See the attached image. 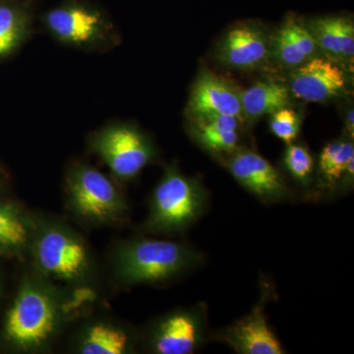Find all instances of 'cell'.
Listing matches in <instances>:
<instances>
[{
	"mask_svg": "<svg viewBox=\"0 0 354 354\" xmlns=\"http://www.w3.org/2000/svg\"><path fill=\"white\" fill-rule=\"evenodd\" d=\"M95 152L120 179L133 178L153 158V149L136 128L118 124L104 128L93 142Z\"/></svg>",
	"mask_w": 354,
	"mask_h": 354,
	"instance_id": "4",
	"label": "cell"
},
{
	"mask_svg": "<svg viewBox=\"0 0 354 354\" xmlns=\"http://www.w3.org/2000/svg\"><path fill=\"white\" fill-rule=\"evenodd\" d=\"M128 344L129 339L123 330L97 324L88 330L81 351L84 354H122Z\"/></svg>",
	"mask_w": 354,
	"mask_h": 354,
	"instance_id": "20",
	"label": "cell"
},
{
	"mask_svg": "<svg viewBox=\"0 0 354 354\" xmlns=\"http://www.w3.org/2000/svg\"><path fill=\"white\" fill-rule=\"evenodd\" d=\"M188 111L192 120L230 116L243 121L239 91L209 71L197 77L191 90Z\"/></svg>",
	"mask_w": 354,
	"mask_h": 354,
	"instance_id": "9",
	"label": "cell"
},
{
	"mask_svg": "<svg viewBox=\"0 0 354 354\" xmlns=\"http://www.w3.org/2000/svg\"><path fill=\"white\" fill-rule=\"evenodd\" d=\"M200 184L171 167L153 191L150 225L160 230H178L196 220L204 209Z\"/></svg>",
	"mask_w": 354,
	"mask_h": 354,
	"instance_id": "2",
	"label": "cell"
},
{
	"mask_svg": "<svg viewBox=\"0 0 354 354\" xmlns=\"http://www.w3.org/2000/svg\"><path fill=\"white\" fill-rule=\"evenodd\" d=\"M243 120L256 121L290 104V88L277 81H260L239 92Z\"/></svg>",
	"mask_w": 354,
	"mask_h": 354,
	"instance_id": "16",
	"label": "cell"
},
{
	"mask_svg": "<svg viewBox=\"0 0 354 354\" xmlns=\"http://www.w3.org/2000/svg\"><path fill=\"white\" fill-rule=\"evenodd\" d=\"M55 318L50 298L38 288L25 285L7 314L6 337L22 348L39 346L53 334Z\"/></svg>",
	"mask_w": 354,
	"mask_h": 354,
	"instance_id": "3",
	"label": "cell"
},
{
	"mask_svg": "<svg viewBox=\"0 0 354 354\" xmlns=\"http://www.w3.org/2000/svg\"><path fill=\"white\" fill-rule=\"evenodd\" d=\"M354 111L353 109H349L348 113H346V129H348L349 136L351 139H353L354 136Z\"/></svg>",
	"mask_w": 354,
	"mask_h": 354,
	"instance_id": "24",
	"label": "cell"
},
{
	"mask_svg": "<svg viewBox=\"0 0 354 354\" xmlns=\"http://www.w3.org/2000/svg\"><path fill=\"white\" fill-rule=\"evenodd\" d=\"M354 160L353 142L335 140L323 149L320 155V169L326 178L333 183L346 174L349 162Z\"/></svg>",
	"mask_w": 354,
	"mask_h": 354,
	"instance_id": "21",
	"label": "cell"
},
{
	"mask_svg": "<svg viewBox=\"0 0 354 354\" xmlns=\"http://www.w3.org/2000/svg\"><path fill=\"white\" fill-rule=\"evenodd\" d=\"M70 199L80 215L90 220L116 218L125 209V203L113 183L102 172L81 165L70 174Z\"/></svg>",
	"mask_w": 354,
	"mask_h": 354,
	"instance_id": "5",
	"label": "cell"
},
{
	"mask_svg": "<svg viewBox=\"0 0 354 354\" xmlns=\"http://www.w3.org/2000/svg\"><path fill=\"white\" fill-rule=\"evenodd\" d=\"M319 53L305 21L295 15L286 18L271 41V57L290 70L304 64Z\"/></svg>",
	"mask_w": 354,
	"mask_h": 354,
	"instance_id": "14",
	"label": "cell"
},
{
	"mask_svg": "<svg viewBox=\"0 0 354 354\" xmlns=\"http://www.w3.org/2000/svg\"><path fill=\"white\" fill-rule=\"evenodd\" d=\"M300 123L301 121L297 111L286 106L271 114L270 129L277 138L290 145L297 138Z\"/></svg>",
	"mask_w": 354,
	"mask_h": 354,
	"instance_id": "22",
	"label": "cell"
},
{
	"mask_svg": "<svg viewBox=\"0 0 354 354\" xmlns=\"http://www.w3.org/2000/svg\"><path fill=\"white\" fill-rule=\"evenodd\" d=\"M38 264L50 276L75 279L88 266V253L82 242L57 228L46 230L36 246Z\"/></svg>",
	"mask_w": 354,
	"mask_h": 354,
	"instance_id": "8",
	"label": "cell"
},
{
	"mask_svg": "<svg viewBox=\"0 0 354 354\" xmlns=\"http://www.w3.org/2000/svg\"><path fill=\"white\" fill-rule=\"evenodd\" d=\"M271 57V39L264 26L242 22L230 28L216 50L218 64L227 68L257 69Z\"/></svg>",
	"mask_w": 354,
	"mask_h": 354,
	"instance_id": "6",
	"label": "cell"
},
{
	"mask_svg": "<svg viewBox=\"0 0 354 354\" xmlns=\"http://www.w3.org/2000/svg\"><path fill=\"white\" fill-rule=\"evenodd\" d=\"M321 53L337 64H351L354 57V24L342 15L320 16L305 22Z\"/></svg>",
	"mask_w": 354,
	"mask_h": 354,
	"instance_id": "13",
	"label": "cell"
},
{
	"mask_svg": "<svg viewBox=\"0 0 354 354\" xmlns=\"http://www.w3.org/2000/svg\"><path fill=\"white\" fill-rule=\"evenodd\" d=\"M29 239V227L19 209L12 204L0 205V252H18Z\"/></svg>",
	"mask_w": 354,
	"mask_h": 354,
	"instance_id": "18",
	"label": "cell"
},
{
	"mask_svg": "<svg viewBox=\"0 0 354 354\" xmlns=\"http://www.w3.org/2000/svg\"><path fill=\"white\" fill-rule=\"evenodd\" d=\"M235 353L241 354H283V346L266 321L262 307L257 306L221 335Z\"/></svg>",
	"mask_w": 354,
	"mask_h": 354,
	"instance_id": "12",
	"label": "cell"
},
{
	"mask_svg": "<svg viewBox=\"0 0 354 354\" xmlns=\"http://www.w3.org/2000/svg\"><path fill=\"white\" fill-rule=\"evenodd\" d=\"M193 136L205 149L214 153H230L239 144V120L230 116L192 120Z\"/></svg>",
	"mask_w": 354,
	"mask_h": 354,
	"instance_id": "17",
	"label": "cell"
},
{
	"mask_svg": "<svg viewBox=\"0 0 354 354\" xmlns=\"http://www.w3.org/2000/svg\"><path fill=\"white\" fill-rule=\"evenodd\" d=\"M348 78L337 62L319 55L291 70V97L307 102H325L341 97Z\"/></svg>",
	"mask_w": 354,
	"mask_h": 354,
	"instance_id": "7",
	"label": "cell"
},
{
	"mask_svg": "<svg viewBox=\"0 0 354 354\" xmlns=\"http://www.w3.org/2000/svg\"><path fill=\"white\" fill-rule=\"evenodd\" d=\"M44 21L58 39L78 46L97 41L104 29V19L99 11L76 2L48 11Z\"/></svg>",
	"mask_w": 354,
	"mask_h": 354,
	"instance_id": "11",
	"label": "cell"
},
{
	"mask_svg": "<svg viewBox=\"0 0 354 354\" xmlns=\"http://www.w3.org/2000/svg\"><path fill=\"white\" fill-rule=\"evenodd\" d=\"M202 341L201 316L193 312H178L158 326L153 348L160 354H189Z\"/></svg>",
	"mask_w": 354,
	"mask_h": 354,
	"instance_id": "15",
	"label": "cell"
},
{
	"mask_svg": "<svg viewBox=\"0 0 354 354\" xmlns=\"http://www.w3.org/2000/svg\"><path fill=\"white\" fill-rule=\"evenodd\" d=\"M283 162L291 176L297 180H307L313 171V158L304 146L290 144L286 148Z\"/></svg>",
	"mask_w": 354,
	"mask_h": 354,
	"instance_id": "23",
	"label": "cell"
},
{
	"mask_svg": "<svg viewBox=\"0 0 354 354\" xmlns=\"http://www.w3.org/2000/svg\"><path fill=\"white\" fill-rule=\"evenodd\" d=\"M27 15L11 3H0V57L12 53L27 32Z\"/></svg>",
	"mask_w": 354,
	"mask_h": 354,
	"instance_id": "19",
	"label": "cell"
},
{
	"mask_svg": "<svg viewBox=\"0 0 354 354\" xmlns=\"http://www.w3.org/2000/svg\"><path fill=\"white\" fill-rule=\"evenodd\" d=\"M197 260L192 249L176 242L134 241L118 253V272L127 283H156L176 276Z\"/></svg>",
	"mask_w": 354,
	"mask_h": 354,
	"instance_id": "1",
	"label": "cell"
},
{
	"mask_svg": "<svg viewBox=\"0 0 354 354\" xmlns=\"http://www.w3.org/2000/svg\"><path fill=\"white\" fill-rule=\"evenodd\" d=\"M228 169L237 183L266 201H279L288 195L281 172L259 153L239 151L230 158Z\"/></svg>",
	"mask_w": 354,
	"mask_h": 354,
	"instance_id": "10",
	"label": "cell"
}]
</instances>
